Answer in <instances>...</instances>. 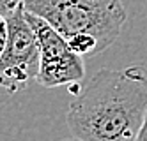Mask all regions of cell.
<instances>
[{
	"instance_id": "5b68a950",
	"label": "cell",
	"mask_w": 147,
	"mask_h": 141,
	"mask_svg": "<svg viewBox=\"0 0 147 141\" xmlns=\"http://www.w3.org/2000/svg\"><path fill=\"white\" fill-rule=\"evenodd\" d=\"M5 42H7V18L0 14V55L5 48Z\"/></svg>"
},
{
	"instance_id": "3957f363",
	"label": "cell",
	"mask_w": 147,
	"mask_h": 141,
	"mask_svg": "<svg viewBox=\"0 0 147 141\" xmlns=\"http://www.w3.org/2000/svg\"><path fill=\"white\" fill-rule=\"evenodd\" d=\"M39 42L30 27L25 7L7 16V42L0 55V88L16 94L37 81Z\"/></svg>"
},
{
	"instance_id": "6da1fadb",
	"label": "cell",
	"mask_w": 147,
	"mask_h": 141,
	"mask_svg": "<svg viewBox=\"0 0 147 141\" xmlns=\"http://www.w3.org/2000/svg\"><path fill=\"white\" fill-rule=\"evenodd\" d=\"M145 110V67L101 69L71 101L66 124L75 139L129 141L136 139Z\"/></svg>"
},
{
	"instance_id": "7a4b0ae2",
	"label": "cell",
	"mask_w": 147,
	"mask_h": 141,
	"mask_svg": "<svg viewBox=\"0 0 147 141\" xmlns=\"http://www.w3.org/2000/svg\"><path fill=\"white\" fill-rule=\"evenodd\" d=\"M23 7L48 21L83 57L110 48L128 19L121 0H25Z\"/></svg>"
},
{
	"instance_id": "8992f818",
	"label": "cell",
	"mask_w": 147,
	"mask_h": 141,
	"mask_svg": "<svg viewBox=\"0 0 147 141\" xmlns=\"http://www.w3.org/2000/svg\"><path fill=\"white\" fill-rule=\"evenodd\" d=\"M136 139L138 141H147V110H145V115H144L142 125H140V131L136 134Z\"/></svg>"
},
{
	"instance_id": "277c9868",
	"label": "cell",
	"mask_w": 147,
	"mask_h": 141,
	"mask_svg": "<svg viewBox=\"0 0 147 141\" xmlns=\"http://www.w3.org/2000/svg\"><path fill=\"white\" fill-rule=\"evenodd\" d=\"M30 27L34 28L39 42V74L37 83L45 88H57L82 83L85 78L83 55L41 16L25 11Z\"/></svg>"
}]
</instances>
